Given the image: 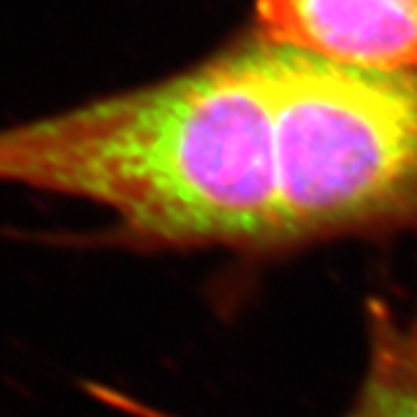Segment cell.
Listing matches in <instances>:
<instances>
[{
	"label": "cell",
	"instance_id": "cell-1",
	"mask_svg": "<svg viewBox=\"0 0 417 417\" xmlns=\"http://www.w3.org/2000/svg\"><path fill=\"white\" fill-rule=\"evenodd\" d=\"M0 183L96 204L109 225L49 244L227 250L278 260L274 121L262 42L0 128Z\"/></svg>",
	"mask_w": 417,
	"mask_h": 417
},
{
	"label": "cell",
	"instance_id": "cell-3",
	"mask_svg": "<svg viewBox=\"0 0 417 417\" xmlns=\"http://www.w3.org/2000/svg\"><path fill=\"white\" fill-rule=\"evenodd\" d=\"M257 37L322 58L417 70V0H253Z\"/></svg>",
	"mask_w": 417,
	"mask_h": 417
},
{
	"label": "cell",
	"instance_id": "cell-2",
	"mask_svg": "<svg viewBox=\"0 0 417 417\" xmlns=\"http://www.w3.org/2000/svg\"><path fill=\"white\" fill-rule=\"evenodd\" d=\"M257 40L274 121L281 257L417 232V70L348 65Z\"/></svg>",
	"mask_w": 417,
	"mask_h": 417
},
{
	"label": "cell",
	"instance_id": "cell-4",
	"mask_svg": "<svg viewBox=\"0 0 417 417\" xmlns=\"http://www.w3.org/2000/svg\"><path fill=\"white\" fill-rule=\"evenodd\" d=\"M364 330V374L343 417H417V292L408 308L369 297ZM100 401L135 417H176L111 387L100 392Z\"/></svg>",
	"mask_w": 417,
	"mask_h": 417
}]
</instances>
